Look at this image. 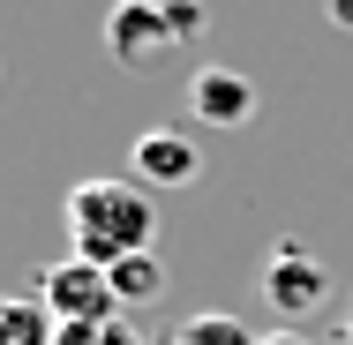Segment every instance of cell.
Segmentation results:
<instances>
[{"mask_svg":"<svg viewBox=\"0 0 353 345\" xmlns=\"http://www.w3.org/2000/svg\"><path fill=\"white\" fill-rule=\"evenodd\" d=\"M150 233H158V210L143 196V180H121V173H98V180H75L68 188V240L83 263H128V255H150Z\"/></svg>","mask_w":353,"mask_h":345,"instance_id":"6da1fadb","label":"cell"},{"mask_svg":"<svg viewBox=\"0 0 353 345\" xmlns=\"http://www.w3.org/2000/svg\"><path fill=\"white\" fill-rule=\"evenodd\" d=\"M61 345H143L128 323H61Z\"/></svg>","mask_w":353,"mask_h":345,"instance_id":"30bf717a","label":"cell"},{"mask_svg":"<svg viewBox=\"0 0 353 345\" xmlns=\"http://www.w3.org/2000/svg\"><path fill=\"white\" fill-rule=\"evenodd\" d=\"M38 293H46V308L61 315V323H121V293H113V271L105 263H46L38 271Z\"/></svg>","mask_w":353,"mask_h":345,"instance_id":"7a4b0ae2","label":"cell"},{"mask_svg":"<svg viewBox=\"0 0 353 345\" xmlns=\"http://www.w3.org/2000/svg\"><path fill=\"white\" fill-rule=\"evenodd\" d=\"M181 345H263L241 331V315H218V308H203V315H188L181 323Z\"/></svg>","mask_w":353,"mask_h":345,"instance_id":"9c48e42d","label":"cell"},{"mask_svg":"<svg viewBox=\"0 0 353 345\" xmlns=\"http://www.w3.org/2000/svg\"><path fill=\"white\" fill-rule=\"evenodd\" d=\"M128 165H136V180H143V188H196V173H203V150L181 136V128H150V136H136Z\"/></svg>","mask_w":353,"mask_h":345,"instance_id":"277c9868","label":"cell"},{"mask_svg":"<svg viewBox=\"0 0 353 345\" xmlns=\"http://www.w3.org/2000/svg\"><path fill=\"white\" fill-rule=\"evenodd\" d=\"M331 345H353V323H346V331H339V338H331Z\"/></svg>","mask_w":353,"mask_h":345,"instance_id":"4fadbf2b","label":"cell"},{"mask_svg":"<svg viewBox=\"0 0 353 345\" xmlns=\"http://www.w3.org/2000/svg\"><path fill=\"white\" fill-rule=\"evenodd\" d=\"M165 23H173V38H196L203 30V8L196 0H165Z\"/></svg>","mask_w":353,"mask_h":345,"instance_id":"8fae6325","label":"cell"},{"mask_svg":"<svg viewBox=\"0 0 353 345\" xmlns=\"http://www.w3.org/2000/svg\"><path fill=\"white\" fill-rule=\"evenodd\" d=\"M113 293H121V308H150V300L165 293L158 255H128V263H113Z\"/></svg>","mask_w":353,"mask_h":345,"instance_id":"ba28073f","label":"cell"},{"mask_svg":"<svg viewBox=\"0 0 353 345\" xmlns=\"http://www.w3.org/2000/svg\"><path fill=\"white\" fill-rule=\"evenodd\" d=\"M0 345H61V315L46 308V293L0 300Z\"/></svg>","mask_w":353,"mask_h":345,"instance_id":"52a82bcc","label":"cell"},{"mask_svg":"<svg viewBox=\"0 0 353 345\" xmlns=\"http://www.w3.org/2000/svg\"><path fill=\"white\" fill-rule=\"evenodd\" d=\"M165 45H181L173 23H165V0H121V8L105 15V53H113L121 68H158Z\"/></svg>","mask_w":353,"mask_h":345,"instance_id":"3957f363","label":"cell"},{"mask_svg":"<svg viewBox=\"0 0 353 345\" xmlns=\"http://www.w3.org/2000/svg\"><path fill=\"white\" fill-rule=\"evenodd\" d=\"M188 105H196V121H211V128H241V121L256 113V83L241 68H196L188 75Z\"/></svg>","mask_w":353,"mask_h":345,"instance_id":"5b68a950","label":"cell"},{"mask_svg":"<svg viewBox=\"0 0 353 345\" xmlns=\"http://www.w3.org/2000/svg\"><path fill=\"white\" fill-rule=\"evenodd\" d=\"M263 293H271V308H279V315H308V308H323L331 278H323L316 255H279V263L263 271Z\"/></svg>","mask_w":353,"mask_h":345,"instance_id":"8992f818","label":"cell"},{"mask_svg":"<svg viewBox=\"0 0 353 345\" xmlns=\"http://www.w3.org/2000/svg\"><path fill=\"white\" fill-rule=\"evenodd\" d=\"M263 345H316V338H308V331H271Z\"/></svg>","mask_w":353,"mask_h":345,"instance_id":"7c38bea8","label":"cell"}]
</instances>
